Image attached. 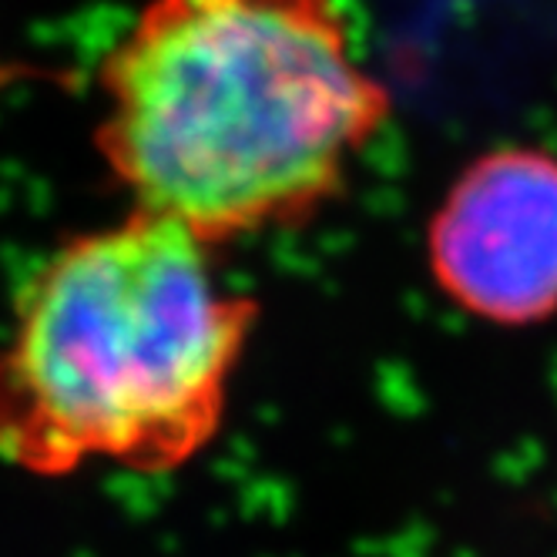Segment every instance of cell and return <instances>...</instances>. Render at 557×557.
<instances>
[{
  "mask_svg": "<svg viewBox=\"0 0 557 557\" xmlns=\"http://www.w3.org/2000/svg\"><path fill=\"white\" fill-rule=\"evenodd\" d=\"M95 88L132 212L212 249L333 206L393 111L339 0H145Z\"/></svg>",
  "mask_w": 557,
  "mask_h": 557,
  "instance_id": "1",
  "label": "cell"
},
{
  "mask_svg": "<svg viewBox=\"0 0 557 557\" xmlns=\"http://www.w3.org/2000/svg\"><path fill=\"white\" fill-rule=\"evenodd\" d=\"M212 246L141 212L77 232L14 293L0 460L30 476L175 473L222 433L259 299Z\"/></svg>",
  "mask_w": 557,
  "mask_h": 557,
  "instance_id": "2",
  "label": "cell"
},
{
  "mask_svg": "<svg viewBox=\"0 0 557 557\" xmlns=\"http://www.w3.org/2000/svg\"><path fill=\"white\" fill-rule=\"evenodd\" d=\"M441 296L500 330L557 315V151L497 145L467 162L426 222Z\"/></svg>",
  "mask_w": 557,
  "mask_h": 557,
  "instance_id": "3",
  "label": "cell"
}]
</instances>
